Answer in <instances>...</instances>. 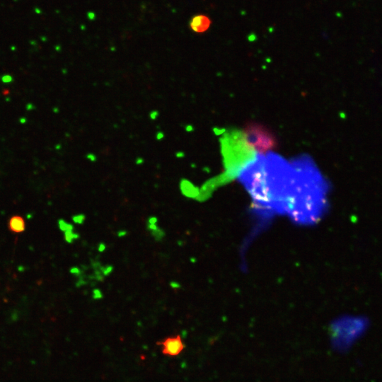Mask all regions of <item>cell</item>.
Wrapping results in <instances>:
<instances>
[{
  "label": "cell",
  "mask_w": 382,
  "mask_h": 382,
  "mask_svg": "<svg viewBox=\"0 0 382 382\" xmlns=\"http://www.w3.org/2000/svg\"><path fill=\"white\" fill-rule=\"evenodd\" d=\"M368 322L363 318H344L332 326L335 348L345 351L358 340L367 328Z\"/></svg>",
  "instance_id": "1"
},
{
  "label": "cell",
  "mask_w": 382,
  "mask_h": 382,
  "mask_svg": "<svg viewBox=\"0 0 382 382\" xmlns=\"http://www.w3.org/2000/svg\"><path fill=\"white\" fill-rule=\"evenodd\" d=\"M241 138L246 147L264 154L278 147V139L269 128L261 123L250 122L243 127Z\"/></svg>",
  "instance_id": "2"
},
{
  "label": "cell",
  "mask_w": 382,
  "mask_h": 382,
  "mask_svg": "<svg viewBox=\"0 0 382 382\" xmlns=\"http://www.w3.org/2000/svg\"><path fill=\"white\" fill-rule=\"evenodd\" d=\"M158 344L162 345V353L164 355L171 357L178 355L184 348L180 336L168 337L162 342H158Z\"/></svg>",
  "instance_id": "3"
},
{
  "label": "cell",
  "mask_w": 382,
  "mask_h": 382,
  "mask_svg": "<svg viewBox=\"0 0 382 382\" xmlns=\"http://www.w3.org/2000/svg\"><path fill=\"white\" fill-rule=\"evenodd\" d=\"M212 23L211 19L208 16L196 14L191 18L189 22V27L193 32L197 34H203L210 29Z\"/></svg>",
  "instance_id": "4"
},
{
  "label": "cell",
  "mask_w": 382,
  "mask_h": 382,
  "mask_svg": "<svg viewBox=\"0 0 382 382\" xmlns=\"http://www.w3.org/2000/svg\"><path fill=\"white\" fill-rule=\"evenodd\" d=\"M180 190L181 194L185 198L190 199H196L198 198L200 192L199 188L196 187L194 184L186 179H182L179 185Z\"/></svg>",
  "instance_id": "5"
},
{
  "label": "cell",
  "mask_w": 382,
  "mask_h": 382,
  "mask_svg": "<svg viewBox=\"0 0 382 382\" xmlns=\"http://www.w3.org/2000/svg\"><path fill=\"white\" fill-rule=\"evenodd\" d=\"M9 228L13 233H21L24 231L26 225L23 217L20 216H13L9 221Z\"/></svg>",
  "instance_id": "6"
},
{
  "label": "cell",
  "mask_w": 382,
  "mask_h": 382,
  "mask_svg": "<svg viewBox=\"0 0 382 382\" xmlns=\"http://www.w3.org/2000/svg\"><path fill=\"white\" fill-rule=\"evenodd\" d=\"M146 229L150 233L151 236L154 238V239L157 242H160L163 241L166 236V233L163 229L158 226L157 224L156 225H150V224H146Z\"/></svg>",
  "instance_id": "7"
},
{
  "label": "cell",
  "mask_w": 382,
  "mask_h": 382,
  "mask_svg": "<svg viewBox=\"0 0 382 382\" xmlns=\"http://www.w3.org/2000/svg\"><path fill=\"white\" fill-rule=\"evenodd\" d=\"M64 233H65V239L68 243H73L74 240L78 239L79 238V234L74 230L67 231L64 232Z\"/></svg>",
  "instance_id": "8"
},
{
  "label": "cell",
  "mask_w": 382,
  "mask_h": 382,
  "mask_svg": "<svg viewBox=\"0 0 382 382\" xmlns=\"http://www.w3.org/2000/svg\"><path fill=\"white\" fill-rule=\"evenodd\" d=\"M58 225H59V228L62 231L65 232L67 231H72L74 230V226L72 225V224L67 223V221H65L64 220H60L58 221Z\"/></svg>",
  "instance_id": "9"
},
{
  "label": "cell",
  "mask_w": 382,
  "mask_h": 382,
  "mask_svg": "<svg viewBox=\"0 0 382 382\" xmlns=\"http://www.w3.org/2000/svg\"><path fill=\"white\" fill-rule=\"evenodd\" d=\"M86 220V216L84 214H77L72 217V221L77 225H82Z\"/></svg>",
  "instance_id": "10"
},
{
  "label": "cell",
  "mask_w": 382,
  "mask_h": 382,
  "mask_svg": "<svg viewBox=\"0 0 382 382\" xmlns=\"http://www.w3.org/2000/svg\"><path fill=\"white\" fill-rule=\"evenodd\" d=\"M101 272L103 274L104 277L109 276L110 274H111L113 271V267L111 265H107L106 266L101 267Z\"/></svg>",
  "instance_id": "11"
},
{
  "label": "cell",
  "mask_w": 382,
  "mask_h": 382,
  "mask_svg": "<svg viewBox=\"0 0 382 382\" xmlns=\"http://www.w3.org/2000/svg\"><path fill=\"white\" fill-rule=\"evenodd\" d=\"M103 293H102L101 289H99L98 288H95L93 289L92 297L93 300H101V299L103 298Z\"/></svg>",
  "instance_id": "12"
},
{
  "label": "cell",
  "mask_w": 382,
  "mask_h": 382,
  "mask_svg": "<svg viewBox=\"0 0 382 382\" xmlns=\"http://www.w3.org/2000/svg\"><path fill=\"white\" fill-rule=\"evenodd\" d=\"M170 287L172 288L173 289H178L181 288V284L179 283L177 281H171L170 282Z\"/></svg>",
  "instance_id": "13"
},
{
  "label": "cell",
  "mask_w": 382,
  "mask_h": 382,
  "mask_svg": "<svg viewBox=\"0 0 382 382\" xmlns=\"http://www.w3.org/2000/svg\"><path fill=\"white\" fill-rule=\"evenodd\" d=\"M158 221H159V220H158V218L157 217H155V216H151V217H149L147 220V221H146V224H150V225H156V224L158 223Z\"/></svg>",
  "instance_id": "14"
},
{
  "label": "cell",
  "mask_w": 382,
  "mask_h": 382,
  "mask_svg": "<svg viewBox=\"0 0 382 382\" xmlns=\"http://www.w3.org/2000/svg\"><path fill=\"white\" fill-rule=\"evenodd\" d=\"M106 249V245L104 243L101 242L98 246V251L100 253H103Z\"/></svg>",
  "instance_id": "15"
},
{
  "label": "cell",
  "mask_w": 382,
  "mask_h": 382,
  "mask_svg": "<svg viewBox=\"0 0 382 382\" xmlns=\"http://www.w3.org/2000/svg\"><path fill=\"white\" fill-rule=\"evenodd\" d=\"M70 273L72 274H74V275H79L81 273V270L77 267H74L70 269Z\"/></svg>",
  "instance_id": "16"
},
{
  "label": "cell",
  "mask_w": 382,
  "mask_h": 382,
  "mask_svg": "<svg viewBox=\"0 0 382 382\" xmlns=\"http://www.w3.org/2000/svg\"><path fill=\"white\" fill-rule=\"evenodd\" d=\"M127 234V231L126 230H123V229H121V230H119L117 232V236L120 238L124 237Z\"/></svg>",
  "instance_id": "17"
}]
</instances>
